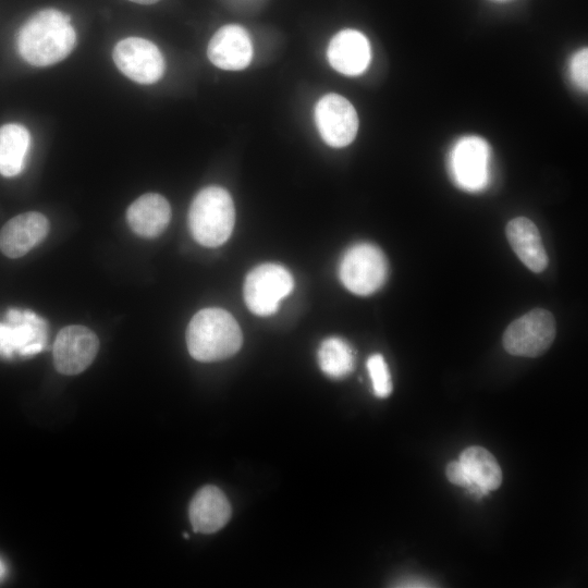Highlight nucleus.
<instances>
[{
    "label": "nucleus",
    "mask_w": 588,
    "mask_h": 588,
    "mask_svg": "<svg viewBox=\"0 0 588 588\" xmlns=\"http://www.w3.org/2000/svg\"><path fill=\"white\" fill-rule=\"evenodd\" d=\"M99 350L96 333L85 326L62 328L53 343V365L62 375L83 372L95 359Z\"/></svg>",
    "instance_id": "obj_11"
},
{
    "label": "nucleus",
    "mask_w": 588,
    "mask_h": 588,
    "mask_svg": "<svg viewBox=\"0 0 588 588\" xmlns=\"http://www.w3.org/2000/svg\"><path fill=\"white\" fill-rule=\"evenodd\" d=\"M30 146L28 130L19 123L0 126V174L7 177L22 172Z\"/></svg>",
    "instance_id": "obj_18"
},
{
    "label": "nucleus",
    "mask_w": 588,
    "mask_h": 588,
    "mask_svg": "<svg viewBox=\"0 0 588 588\" xmlns=\"http://www.w3.org/2000/svg\"><path fill=\"white\" fill-rule=\"evenodd\" d=\"M117 68L130 79L152 84L164 72V59L159 48L145 38L127 37L120 40L112 52Z\"/></svg>",
    "instance_id": "obj_9"
},
{
    "label": "nucleus",
    "mask_w": 588,
    "mask_h": 588,
    "mask_svg": "<svg viewBox=\"0 0 588 588\" xmlns=\"http://www.w3.org/2000/svg\"><path fill=\"white\" fill-rule=\"evenodd\" d=\"M207 54L209 60L222 70H243L253 57L250 37L240 25H225L211 37Z\"/></svg>",
    "instance_id": "obj_13"
},
{
    "label": "nucleus",
    "mask_w": 588,
    "mask_h": 588,
    "mask_svg": "<svg viewBox=\"0 0 588 588\" xmlns=\"http://www.w3.org/2000/svg\"><path fill=\"white\" fill-rule=\"evenodd\" d=\"M132 2H136V3H140V4H151V3H155L159 0H130Z\"/></svg>",
    "instance_id": "obj_25"
},
{
    "label": "nucleus",
    "mask_w": 588,
    "mask_h": 588,
    "mask_svg": "<svg viewBox=\"0 0 588 588\" xmlns=\"http://www.w3.org/2000/svg\"><path fill=\"white\" fill-rule=\"evenodd\" d=\"M315 122L324 143L335 148L351 144L358 130L355 108L338 94H327L318 100Z\"/></svg>",
    "instance_id": "obj_10"
},
{
    "label": "nucleus",
    "mask_w": 588,
    "mask_h": 588,
    "mask_svg": "<svg viewBox=\"0 0 588 588\" xmlns=\"http://www.w3.org/2000/svg\"><path fill=\"white\" fill-rule=\"evenodd\" d=\"M498 1H505V0H498Z\"/></svg>",
    "instance_id": "obj_26"
},
{
    "label": "nucleus",
    "mask_w": 588,
    "mask_h": 588,
    "mask_svg": "<svg viewBox=\"0 0 588 588\" xmlns=\"http://www.w3.org/2000/svg\"><path fill=\"white\" fill-rule=\"evenodd\" d=\"M76 45V32L68 14L53 8L32 15L20 28L17 50L34 66H49L65 59Z\"/></svg>",
    "instance_id": "obj_1"
},
{
    "label": "nucleus",
    "mask_w": 588,
    "mask_h": 588,
    "mask_svg": "<svg viewBox=\"0 0 588 588\" xmlns=\"http://www.w3.org/2000/svg\"><path fill=\"white\" fill-rule=\"evenodd\" d=\"M460 462L471 480L487 492L500 487L501 467L488 450L481 446H469L462 452Z\"/></svg>",
    "instance_id": "obj_19"
},
{
    "label": "nucleus",
    "mask_w": 588,
    "mask_h": 588,
    "mask_svg": "<svg viewBox=\"0 0 588 588\" xmlns=\"http://www.w3.org/2000/svg\"><path fill=\"white\" fill-rule=\"evenodd\" d=\"M49 232V221L40 212L29 211L10 219L0 230V250L19 258L38 245Z\"/></svg>",
    "instance_id": "obj_12"
},
{
    "label": "nucleus",
    "mask_w": 588,
    "mask_h": 588,
    "mask_svg": "<svg viewBox=\"0 0 588 588\" xmlns=\"http://www.w3.org/2000/svg\"><path fill=\"white\" fill-rule=\"evenodd\" d=\"M170 219V204L157 193L139 196L126 211V220L132 231L147 238L160 235L168 226Z\"/></svg>",
    "instance_id": "obj_16"
},
{
    "label": "nucleus",
    "mask_w": 588,
    "mask_h": 588,
    "mask_svg": "<svg viewBox=\"0 0 588 588\" xmlns=\"http://www.w3.org/2000/svg\"><path fill=\"white\" fill-rule=\"evenodd\" d=\"M327 57L335 71L348 76L359 75L369 65L370 44L363 33L356 29H343L331 39Z\"/></svg>",
    "instance_id": "obj_14"
},
{
    "label": "nucleus",
    "mask_w": 588,
    "mask_h": 588,
    "mask_svg": "<svg viewBox=\"0 0 588 588\" xmlns=\"http://www.w3.org/2000/svg\"><path fill=\"white\" fill-rule=\"evenodd\" d=\"M231 504L225 494L215 486H205L189 503L188 516L194 531L213 534L231 517Z\"/></svg>",
    "instance_id": "obj_15"
},
{
    "label": "nucleus",
    "mask_w": 588,
    "mask_h": 588,
    "mask_svg": "<svg viewBox=\"0 0 588 588\" xmlns=\"http://www.w3.org/2000/svg\"><path fill=\"white\" fill-rule=\"evenodd\" d=\"M340 280L354 294L370 295L385 282L388 262L376 245L359 243L348 248L339 268Z\"/></svg>",
    "instance_id": "obj_4"
},
{
    "label": "nucleus",
    "mask_w": 588,
    "mask_h": 588,
    "mask_svg": "<svg viewBox=\"0 0 588 588\" xmlns=\"http://www.w3.org/2000/svg\"><path fill=\"white\" fill-rule=\"evenodd\" d=\"M318 363L320 369L332 379L348 376L355 365V356L351 345L343 339L328 338L319 346Z\"/></svg>",
    "instance_id": "obj_20"
},
{
    "label": "nucleus",
    "mask_w": 588,
    "mask_h": 588,
    "mask_svg": "<svg viewBox=\"0 0 588 588\" xmlns=\"http://www.w3.org/2000/svg\"><path fill=\"white\" fill-rule=\"evenodd\" d=\"M445 474L448 479L460 487L468 489L471 493L481 497L488 492L475 483L466 471L465 467L458 461L450 462L446 466Z\"/></svg>",
    "instance_id": "obj_23"
},
{
    "label": "nucleus",
    "mask_w": 588,
    "mask_h": 588,
    "mask_svg": "<svg viewBox=\"0 0 588 588\" xmlns=\"http://www.w3.org/2000/svg\"><path fill=\"white\" fill-rule=\"evenodd\" d=\"M509 243L518 258L534 272H541L548 265V257L539 231L527 218L518 217L506 225Z\"/></svg>",
    "instance_id": "obj_17"
},
{
    "label": "nucleus",
    "mask_w": 588,
    "mask_h": 588,
    "mask_svg": "<svg viewBox=\"0 0 588 588\" xmlns=\"http://www.w3.org/2000/svg\"><path fill=\"white\" fill-rule=\"evenodd\" d=\"M47 322L32 310L11 308L0 322V358L30 357L47 345Z\"/></svg>",
    "instance_id": "obj_6"
},
{
    "label": "nucleus",
    "mask_w": 588,
    "mask_h": 588,
    "mask_svg": "<svg viewBox=\"0 0 588 588\" xmlns=\"http://www.w3.org/2000/svg\"><path fill=\"white\" fill-rule=\"evenodd\" d=\"M568 73L572 82L581 90L588 88V50L581 48L569 60Z\"/></svg>",
    "instance_id": "obj_22"
},
{
    "label": "nucleus",
    "mask_w": 588,
    "mask_h": 588,
    "mask_svg": "<svg viewBox=\"0 0 588 588\" xmlns=\"http://www.w3.org/2000/svg\"><path fill=\"white\" fill-rule=\"evenodd\" d=\"M367 369L375 395L381 399L389 396L392 392V380L383 356L371 355L367 360Z\"/></svg>",
    "instance_id": "obj_21"
},
{
    "label": "nucleus",
    "mask_w": 588,
    "mask_h": 588,
    "mask_svg": "<svg viewBox=\"0 0 588 588\" xmlns=\"http://www.w3.org/2000/svg\"><path fill=\"white\" fill-rule=\"evenodd\" d=\"M242 331L231 314L221 308L196 313L186 330L187 350L193 358L209 363L234 355L242 345Z\"/></svg>",
    "instance_id": "obj_2"
},
{
    "label": "nucleus",
    "mask_w": 588,
    "mask_h": 588,
    "mask_svg": "<svg viewBox=\"0 0 588 588\" xmlns=\"http://www.w3.org/2000/svg\"><path fill=\"white\" fill-rule=\"evenodd\" d=\"M294 286L291 273L277 264L254 268L244 282V299L249 310L258 316L275 313L279 303Z\"/></svg>",
    "instance_id": "obj_7"
},
{
    "label": "nucleus",
    "mask_w": 588,
    "mask_h": 588,
    "mask_svg": "<svg viewBox=\"0 0 588 588\" xmlns=\"http://www.w3.org/2000/svg\"><path fill=\"white\" fill-rule=\"evenodd\" d=\"M7 573V566L4 562L0 559V580L4 577Z\"/></svg>",
    "instance_id": "obj_24"
},
{
    "label": "nucleus",
    "mask_w": 588,
    "mask_h": 588,
    "mask_svg": "<svg viewBox=\"0 0 588 588\" xmlns=\"http://www.w3.org/2000/svg\"><path fill=\"white\" fill-rule=\"evenodd\" d=\"M491 149L476 135L457 139L449 155V171L453 182L470 193L483 191L490 181Z\"/></svg>",
    "instance_id": "obj_5"
},
{
    "label": "nucleus",
    "mask_w": 588,
    "mask_h": 588,
    "mask_svg": "<svg viewBox=\"0 0 588 588\" xmlns=\"http://www.w3.org/2000/svg\"><path fill=\"white\" fill-rule=\"evenodd\" d=\"M555 338V321L546 309H532L514 320L503 334V346L512 355L536 357L543 354Z\"/></svg>",
    "instance_id": "obj_8"
},
{
    "label": "nucleus",
    "mask_w": 588,
    "mask_h": 588,
    "mask_svg": "<svg viewBox=\"0 0 588 588\" xmlns=\"http://www.w3.org/2000/svg\"><path fill=\"white\" fill-rule=\"evenodd\" d=\"M235 221L233 200L226 189L211 185L194 197L188 210V226L196 242L206 247L222 245Z\"/></svg>",
    "instance_id": "obj_3"
}]
</instances>
